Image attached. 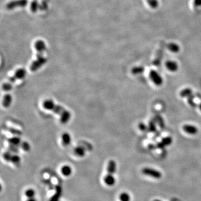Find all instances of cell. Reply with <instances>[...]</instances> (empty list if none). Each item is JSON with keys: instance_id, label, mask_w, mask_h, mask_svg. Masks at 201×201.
<instances>
[{"instance_id": "3957f363", "label": "cell", "mask_w": 201, "mask_h": 201, "mask_svg": "<svg viewBox=\"0 0 201 201\" xmlns=\"http://www.w3.org/2000/svg\"><path fill=\"white\" fill-rule=\"evenodd\" d=\"M47 62V59L43 56H37V59L35 60L30 66V70L32 72H35L38 70L39 68L43 66Z\"/></svg>"}, {"instance_id": "7c38bea8", "label": "cell", "mask_w": 201, "mask_h": 201, "mask_svg": "<svg viewBox=\"0 0 201 201\" xmlns=\"http://www.w3.org/2000/svg\"><path fill=\"white\" fill-rule=\"evenodd\" d=\"M12 96H11L9 94H7L4 97V99H3V102L2 104L4 107H5L6 108L9 107L12 102Z\"/></svg>"}, {"instance_id": "603a6c76", "label": "cell", "mask_w": 201, "mask_h": 201, "mask_svg": "<svg viewBox=\"0 0 201 201\" xmlns=\"http://www.w3.org/2000/svg\"><path fill=\"white\" fill-rule=\"evenodd\" d=\"M194 98V96H193L192 95H191V96H189V97H188V102L192 107H196L197 106V105L195 103V102H194V100H193Z\"/></svg>"}, {"instance_id": "9c48e42d", "label": "cell", "mask_w": 201, "mask_h": 201, "mask_svg": "<svg viewBox=\"0 0 201 201\" xmlns=\"http://www.w3.org/2000/svg\"><path fill=\"white\" fill-rule=\"evenodd\" d=\"M165 66L171 72H176L178 69V65L177 62L174 61L168 60L165 63Z\"/></svg>"}, {"instance_id": "484cf974", "label": "cell", "mask_w": 201, "mask_h": 201, "mask_svg": "<svg viewBox=\"0 0 201 201\" xmlns=\"http://www.w3.org/2000/svg\"><path fill=\"white\" fill-rule=\"evenodd\" d=\"M12 85L10 83H8L4 84L2 86V89L4 91H10L12 90Z\"/></svg>"}, {"instance_id": "6da1fadb", "label": "cell", "mask_w": 201, "mask_h": 201, "mask_svg": "<svg viewBox=\"0 0 201 201\" xmlns=\"http://www.w3.org/2000/svg\"><path fill=\"white\" fill-rule=\"evenodd\" d=\"M43 106L45 109L52 111L55 114L59 115L60 117V122L63 124L67 123L71 119V114L69 111L61 106L56 105L52 100H47L44 101Z\"/></svg>"}, {"instance_id": "4316f807", "label": "cell", "mask_w": 201, "mask_h": 201, "mask_svg": "<svg viewBox=\"0 0 201 201\" xmlns=\"http://www.w3.org/2000/svg\"><path fill=\"white\" fill-rule=\"evenodd\" d=\"M139 129L143 131H146L148 130V127H146V126L145 125L143 124V123H140L139 125Z\"/></svg>"}, {"instance_id": "f1b7e54d", "label": "cell", "mask_w": 201, "mask_h": 201, "mask_svg": "<svg viewBox=\"0 0 201 201\" xmlns=\"http://www.w3.org/2000/svg\"><path fill=\"white\" fill-rule=\"evenodd\" d=\"M26 201H37L35 199V197H33V198H28V200Z\"/></svg>"}, {"instance_id": "ac0fdd59", "label": "cell", "mask_w": 201, "mask_h": 201, "mask_svg": "<svg viewBox=\"0 0 201 201\" xmlns=\"http://www.w3.org/2000/svg\"><path fill=\"white\" fill-rule=\"evenodd\" d=\"M192 95V91L190 88H186L184 90H183L180 93V96L182 97H188Z\"/></svg>"}, {"instance_id": "ba28073f", "label": "cell", "mask_w": 201, "mask_h": 201, "mask_svg": "<svg viewBox=\"0 0 201 201\" xmlns=\"http://www.w3.org/2000/svg\"><path fill=\"white\" fill-rule=\"evenodd\" d=\"M183 130L184 132L190 135H196L198 133V128L191 125H185L183 126Z\"/></svg>"}, {"instance_id": "f546056e", "label": "cell", "mask_w": 201, "mask_h": 201, "mask_svg": "<svg viewBox=\"0 0 201 201\" xmlns=\"http://www.w3.org/2000/svg\"><path fill=\"white\" fill-rule=\"evenodd\" d=\"M199 109H200V110L201 111V103L199 105Z\"/></svg>"}, {"instance_id": "d6986e66", "label": "cell", "mask_w": 201, "mask_h": 201, "mask_svg": "<svg viewBox=\"0 0 201 201\" xmlns=\"http://www.w3.org/2000/svg\"><path fill=\"white\" fill-rule=\"evenodd\" d=\"M145 70L144 67H136L133 68L131 69V73L133 74H138L143 73Z\"/></svg>"}, {"instance_id": "8fae6325", "label": "cell", "mask_w": 201, "mask_h": 201, "mask_svg": "<svg viewBox=\"0 0 201 201\" xmlns=\"http://www.w3.org/2000/svg\"><path fill=\"white\" fill-rule=\"evenodd\" d=\"M9 143H10V145H12L14 146H16L18 147L20 146H21V139L19 137H13L11 138L10 139L8 140Z\"/></svg>"}, {"instance_id": "52a82bcc", "label": "cell", "mask_w": 201, "mask_h": 201, "mask_svg": "<svg viewBox=\"0 0 201 201\" xmlns=\"http://www.w3.org/2000/svg\"><path fill=\"white\" fill-rule=\"evenodd\" d=\"M55 193L49 201H59V199L61 197L62 194V188L59 185L54 186Z\"/></svg>"}, {"instance_id": "7402d4cb", "label": "cell", "mask_w": 201, "mask_h": 201, "mask_svg": "<svg viewBox=\"0 0 201 201\" xmlns=\"http://www.w3.org/2000/svg\"><path fill=\"white\" fill-rule=\"evenodd\" d=\"M162 144L165 146H168V145H169L170 144H172V139L171 137H167V138H164L162 139Z\"/></svg>"}, {"instance_id": "83f0119b", "label": "cell", "mask_w": 201, "mask_h": 201, "mask_svg": "<svg viewBox=\"0 0 201 201\" xmlns=\"http://www.w3.org/2000/svg\"><path fill=\"white\" fill-rule=\"evenodd\" d=\"M164 145H163V144H162V142H160V143H159L158 144H157V148H159V149H163L164 148Z\"/></svg>"}, {"instance_id": "d4e9b609", "label": "cell", "mask_w": 201, "mask_h": 201, "mask_svg": "<svg viewBox=\"0 0 201 201\" xmlns=\"http://www.w3.org/2000/svg\"><path fill=\"white\" fill-rule=\"evenodd\" d=\"M148 130L150 132H155L156 131V126L154 124L153 121H151L149 123V126Z\"/></svg>"}, {"instance_id": "e0dca14e", "label": "cell", "mask_w": 201, "mask_h": 201, "mask_svg": "<svg viewBox=\"0 0 201 201\" xmlns=\"http://www.w3.org/2000/svg\"><path fill=\"white\" fill-rule=\"evenodd\" d=\"M168 48L169 50H170L173 53H177L179 51L180 49L178 45L174 43L169 44L168 46Z\"/></svg>"}, {"instance_id": "9a60e30c", "label": "cell", "mask_w": 201, "mask_h": 201, "mask_svg": "<svg viewBox=\"0 0 201 201\" xmlns=\"http://www.w3.org/2000/svg\"><path fill=\"white\" fill-rule=\"evenodd\" d=\"M74 153L77 156H78L79 157H82L85 155V153H86L85 149L82 146L77 147L74 149Z\"/></svg>"}, {"instance_id": "4fadbf2b", "label": "cell", "mask_w": 201, "mask_h": 201, "mask_svg": "<svg viewBox=\"0 0 201 201\" xmlns=\"http://www.w3.org/2000/svg\"><path fill=\"white\" fill-rule=\"evenodd\" d=\"M62 140L63 144L64 146H68L71 142V137L68 133H65L63 134L62 135Z\"/></svg>"}, {"instance_id": "5bb4252c", "label": "cell", "mask_w": 201, "mask_h": 201, "mask_svg": "<svg viewBox=\"0 0 201 201\" xmlns=\"http://www.w3.org/2000/svg\"><path fill=\"white\" fill-rule=\"evenodd\" d=\"M61 173L63 176L68 177L72 174V168L68 165H64L61 168Z\"/></svg>"}, {"instance_id": "ffe728a7", "label": "cell", "mask_w": 201, "mask_h": 201, "mask_svg": "<svg viewBox=\"0 0 201 201\" xmlns=\"http://www.w3.org/2000/svg\"><path fill=\"white\" fill-rule=\"evenodd\" d=\"M120 201H130V197L127 193H121L119 197Z\"/></svg>"}, {"instance_id": "44dd1931", "label": "cell", "mask_w": 201, "mask_h": 201, "mask_svg": "<svg viewBox=\"0 0 201 201\" xmlns=\"http://www.w3.org/2000/svg\"><path fill=\"white\" fill-rule=\"evenodd\" d=\"M25 194L26 197H28V198H33V197H35V192L33 189H29L25 191Z\"/></svg>"}, {"instance_id": "2e32d148", "label": "cell", "mask_w": 201, "mask_h": 201, "mask_svg": "<svg viewBox=\"0 0 201 201\" xmlns=\"http://www.w3.org/2000/svg\"><path fill=\"white\" fill-rule=\"evenodd\" d=\"M10 162H12L13 164H14L15 165L19 166L20 164V162H21V159L20 158L19 155H17L16 154H12Z\"/></svg>"}, {"instance_id": "5b68a950", "label": "cell", "mask_w": 201, "mask_h": 201, "mask_svg": "<svg viewBox=\"0 0 201 201\" xmlns=\"http://www.w3.org/2000/svg\"><path fill=\"white\" fill-rule=\"evenodd\" d=\"M149 76L151 80L157 86H160L163 84V80L162 77H161L155 71L151 70L150 72Z\"/></svg>"}, {"instance_id": "7a4b0ae2", "label": "cell", "mask_w": 201, "mask_h": 201, "mask_svg": "<svg viewBox=\"0 0 201 201\" xmlns=\"http://www.w3.org/2000/svg\"><path fill=\"white\" fill-rule=\"evenodd\" d=\"M116 163L114 160H111L108 164L107 174L104 178V182L108 186H113L115 184V179L114 174L116 172Z\"/></svg>"}, {"instance_id": "30bf717a", "label": "cell", "mask_w": 201, "mask_h": 201, "mask_svg": "<svg viewBox=\"0 0 201 201\" xmlns=\"http://www.w3.org/2000/svg\"><path fill=\"white\" fill-rule=\"evenodd\" d=\"M35 48L38 53V56H42V53L45 50V48H46L45 44L43 42L39 41V42H36V43H35Z\"/></svg>"}, {"instance_id": "277c9868", "label": "cell", "mask_w": 201, "mask_h": 201, "mask_svg": "<svg viewBox=\"0 0 201 201\" xmlns=\"http://www.w3.org/2000/svg\"><path fill=\"white\" fill-rule=\"evenodd\" d=\"M142 173L144 174V175L148 176L149 177L157 178V179H159L162 177V173L159 172L158 170L150 168H145L142 170Z\"/></svg>"}, {"instance_id": "8992f818", "label": "cell", "mask_w": 201, "mask_h": 201, "mask_svg": "<svg viewBox=\"0 0 201 201\" xmlns=\"http://www.w3.org/2000/svg\"><path fill=\"white\" fill-rule=\"evenodd\" d=\"M26 75V71L23 69L20 68L17 69L15 73L14 76L12 77H11L10 78V81L11 82H14L16 81V79H24Z\"/></svg>"}, {"instance_id": "cb8c5ba5", "label": "cell", "mask_w": 201, "mask_h": 201, "mask_svg": "<svg viewBox=\"0 0 201 201\" xmlns=\"http://www.w3.org/2000/svg\"><path fill=\"white\" fill-rule=\"evenodd\" d=\"M21 147L25 151H29L30 149V146L28 143L27 142H23L21 145Z\"/></svg>"}]
</instances>
